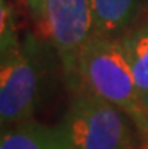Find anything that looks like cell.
<instances>
[{
	"label": "cell",
	"mask_w": 148,
	"mask_h": 149,
	"mask_svg": "<svg viewBox=\"0 0 148 149\" xmlns=\"http://www.w3.org/2000/svg\"><path fill=\"white\" fill-rule=\"evenodd\" d=\"M38 21L59 59L68 89L79 91L83 87L80 56L95 35L91 0H44Z\"/></svg>",
	"instance_id": "4"
},
{
	"label": "cell",
	"mask_w": 148,
	"mask_h": 149,
	"mask_svg": "<svg viewBox=\"0 0 148 149\" xmlns=\"http://www.w3.org/2000/svg\"><path fill=\"white\" fill-rule=\"evenodd\" d=\"M144 5L145 0H91L95 35L115 38L126 32L141 14Z\"/></svg>",
	"instance_id": "6"
},
{
	"label": "cell",
	"mask_w": 148,
	"mask_h": 149,
	"mask_svg": "<svg viewBox=\"0 0 148 149\" xmlns=\"http://www.w3.org/2000/svg\"><path fill=\"white\" fill-rule=\"evenodd\" d=\"M51 56L35 35L20 39L12 11L2 0L0 51V124L2 128L32 119L46 98Z\"/></svg>",
	"instance_id": "1"
},
{
	"label": "cell",
	"mask_w": 148,
	"mask_h": 149,
	"mask_svg": "<svg viewBox=\"0 0 148 149\" xmlns=\"http://www.w3.org/2000/svg\"><path fill=\"white\" fill-rule=\"evenodd\" d=\"M79 72L83 87L126 113L148 149V107L139 93L119 39L94 35L82 51Z\"/></svg>",
	"instance_id": "2"
},
{
	"label": "cell",
	"mask_w": 148,
	"mask_h": 149,
	"mask_svg": "<svg viewBox=\"0 0 148 149\" xmlns=\"http://www.w3.org/2000/svg\"><path fill=\"white\" fill-rule=\"evenodd\" d=\"M23 3L27 6V9L30 11V14L38 20V17L41 14V9H42V3H44V0H23Z\"/></svg>",
	"instance_id": "8"
},
{
	"label": "cell",
	"mask_w": 148,
	"mask_h": 149,
	"mask_svg": "<svg viewBox=\"0 0 148 149\" xmlns=\"http://www.w3.org/2000/svg\"><path fill=\"white\" fill-rule=\"evenodd\" d=\"M128 120L116 106L80 87L59 127L68 149H135Z\"/></svg>",
	"instance_id": "3"
},
{
	"label": "cell",
	"mask_w": 148,
	"mask_h": 149,
	"mask_svg": "<svg viewBox=\"0 0 148 149\" xmlns=\"http://www.w3.org/2000/svg\"><path fill=\"white\" fill-rule=\"evenodd\" d=\"M0 149H68L60 127L27 119L2 128Z\"/></svg>",
	"instance_id": "5"
},
{
	"label": "cell",
	"mask_w": 148,
	"mask_h": 149,
	"mask_svg": "<svg viewBox=\"0 0 148 149\" xmlns=\"http://www.w3.org/2000/svg\"><path fill=\"white\" fill-rule=\"evenodd\" d=\"M119 44L133 72L139 93L148 107V20L119 38Z\"/></svg>",
	"instance_id": "7"
}]
</instances>
